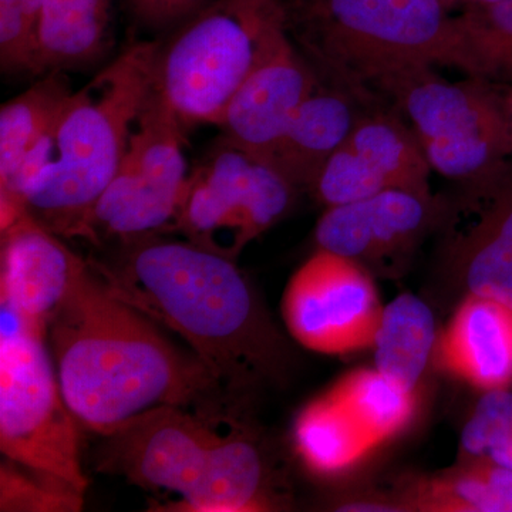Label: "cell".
Masks as SVG:
<instances>
[{
  "label": "cell",
  "mask_w": 512,
  "mask_h": 512,
  "mask_svg": "<svg viewBox=\"0 0 512 512\" xmlns=\"http://www.w3.org/2000/svg\"><path fill=\"white\" fill-rule=\"evenodd\" d=\"M512 434L510 389L484 392L461 431V450L468 458L487 456L490 448Z\"/></svg>",
  "instance_id": "29"
},
{
  "label": "cell",
  "mask_w": 512,
  "mask_h": 512,
  "mask_svg": "<svg viewBox=\"0 0 512 512\" xmlns=\"http://www.w3.org/2000/svg\"><path fill=\"white\" fill-rule=\"evenodd\" d=\"M42 0H0V64L8 74H35V32Z\"/></svg>",
  "instance_id": "28"
},
{
  "label": "cell",
  "mask_w": 512,
  "mask_h": 512,
  "mask_svg": "<svg viewBox=\"0 0 512 512\" xmlns=\"http://www.w3.org/2000/svg\"><path fill=\"white\" fill-rule=\"evenodd\" d=\"M2 231V303L47 330L89 266L28 211Z\"/></svg>",
  "instance_id": "15"
},
{
  "label": "cell",
  "mask_w": 512,
  "mask_h": 512,
  "mask_svg": "<svg viewBox=\"0 0 512 512\" xmlns=\"http://www.w3.org/2000/svg\"><path fill=\"white\" fill-rule=\"evenodd\" d=\"M184 124L151 89L138 111L119 171L92 212L89 241L123 244L170 227L190 177Z\"/></svg>",
  "instance_id": "9"
},
{
  "label": "cell",
  "mask_w": 512,
  "mask_h": 512,
  "mask_svg": "<svg viewBox=\"0 0 512 512\" xmlns=\"http://www.w3.org/2000/svg\"><path fill=\"white\" fill-rule=\"evenodd\" d=\"M293 440L302 463L320 477L348 473L380 447L328 393L303 407L293 426Z\"/></svg>",
  "instance_id": "21"
},
{
  "label": "cell",
  "mask_w": 512,
  "mask_h": 512,
  "mask_svg": "<svg viewBox=\"0 0 512 512\" xmlns=\"http://www.w3.org/2000/svg\"><path fill=\"white\" fill-rule=\"evenodd\" d=\"M500 87L501 93H503V99L505 104V110H507L508 120H510L512 128V86H498Z\"/></svg>",
  "instance_id": "32"
},
{
  "label": "cell",
  "mask_w": 512,
  "mask_h": 512,
  "mask_svg": "<svg viewBox=\"0 0 512 512\" xmlns=\"http://www.w3.org/2000/svg\"><path fill=\"white\" fill-rule=\"evenodd\" d=\"M279 2L293 42L330 82L373 93L384 77L410 67L463 70L460 20L443 0Z\"/></svg>",
  "instance_id": "4"
},
{
  "label": "cell",
  "mask_w": 512,
  "mask_h": 512,
  "mask_svg": "<svg viewBox=\"0 0 512 512\" xmlns=\"http://www.w3.org/2000/svg\"><path fill=\"white\" fill-rule=\"evenodd\" d=\"M299 191L271 161L218 138L192 168L168 231L229 259L284 220Z\"/></svg>",
  "instance_id": "8"
},
{
  "label": "cell",
  "mask_w": 512,
  "mask_h": 512,
  "mask_svg": "<svg viewBox=\"0 0 512 512\" xmlns=\"http://www.w3.org/2000/svg\"><path fill=\"white\" fill-rule=\"evenodd\" d=\"M464 187L468 221L448 239V264L468 293L512 306V163Z\"/></svg>",
  "instance_id": "16"
},
{
  "label": "cell",
  "mask_w": 512,
  "mask_h": 512,
  "mask_svg": "<svg viewBox=\"0 0 512 512\" xmlns=\"http://www.w3.org/2000/svg\"><path fill=\"white\" fill-rule=\"evenodd\" d=\"M437 329L433 312L412 293H402L384 305L377 329L375 367L390 382L416 392L436 349Z\"/></svg>",
  "instance_id": "22"
},
{
  "label": "cell",
  "mask_w": 512,
  "mask_h": 512,
  "mask_svg": "<svg viewBox=\"0 0 512 512\" xmlns=\"http://www.w3.org/2000/svg\"><path fill=\"white\" fill-rule=\"evenodd\" d=\"M45 330L2 303L0 450L37 476L86 494L76 416L43 345Z\"/></svg>",
  "instance_id": "7"
},
{
  "label": "cell",
  "mask_w": 512,
  "mask_h": 512,
  "mask_svg": "<svg viewBox=\"0 0 512 512\" xmlns=\"http://www.w3.org/2000/svg\"><path fill=\"white\" fill-rule=\"evenodd\" d=\"M326 393L380 446L403 433L416 414V392H407L390 382L376 367L353 370Z\"/></svg>",
  "instance_id": "25"
},
{
  "label": "cell",
  "mask_w": 512,
  "mask_h": 512,
  "mask_svg": "<svg viewBox=\"0 0 512 512\" xmlns=\"http://www.w3.org/2000/svg\"><path fill=\"white\" fill-rule=\"evenodd\" d=\"M372 92L402 114L433 173L463 185L481 183L512 163V128L497 84L451 82L437 67L384 77Z\"/></svg>",
  "instance_id": "6"
},
{
  "label": "cell",
  "mask_w": 512,
  "mask_h": 512,
  "mask_svg": "<svg viewBox=\"0 0 512 512\" xmlns=\"http://www.w3.org/2000/svg\"><path fill=\"white\" fill-rule=\"evenodd\" d=\"M450 208L431 194L390 190L325 208L315 228L316 248L355 259L367 269L399 261L433 229Z\"/></svg>",
  "instance_id": "13"
},
{
  "label": "cell",
  "mask_w": 512,
  "mask_h": 512,
  "mask_svg": "<svg viewBox=\"0 0 512 512\" xmlns=\"http://www.w3.org/2000/svg\"><path fill=\"white\" fill-rule=\"evenodd\" d=\"M114 296L187 342L228 393L274 379L284 340L234 259L153 234L113 264L92 259Z\"/></svg>",
  "instance_id": "2"
},
{
  "label": "cell",
  "mask_w": 512,
  "mask_h": 512,
  "mask_svg": "<svg viewBox=\"0 0 512 512\" xmlns=\"http://www.w3.org/2000/svg\"><path fill=\"white\" fill-rule=\"evenodd\" d=\"M214 0H128L134 18L146 28L175 29Z\"/></svg>",
  "instance_id": "30"
},
{
  "label": "cell",
  "mask_w": 512,
  "mask_h": 512,
  "mask_svg": "<svg viewBox=\"0 0 512 512\" xmlns=\"http://www.w3.org/2000/svg\"><path fill=\"white\" fill-rule=\"evenodd\" d=\"M47 329L64 400L86 429L104 436L163 404L225 420L228 392L217 377L114 296L92 259Z\"/></svg>",
  "instance_id": "1"
},
{
  "label": "cell",
  "mask_w": 512,
  "mask_h": 512,
  "mask_svg": "<svg viewBox=\"0 0 512 512\" xmlns=\"http://www.w3.org/2000/svg\"><path fill=\"white\" fill-rule=\"evenodd\" d=\"M410 504L420 511L512 512V470L487 457L414 485Z\"/></svg>",
  "instance_id": "24"
},
{
  "label": "cell",
  "mask_w": 512,
  "mask_h": 512,
  "mask_svg": "<svg viewBox=\"0 0 512 512\" xmlns=\"http://www.w3.org/2000/svg\"><path fill=\"white\" fill-rule=\"evenodd\" d=\"M319 80L288 30L229 103L220 124L222 137L271 160L286 127Z\"/></svg>",
  "instance_id": "14"
},
{
  "label": "cell",
  "mask_w": 512,
  "mask_h": 512,
  "mask_svg": "<svg viewBox=\"0 0 512 512\" xmlns=\"http://www.w3.org/2000/svg\"><path fill=\"white\" fill-rule=\"evenodd\" d=\"M285 33L279 0H214L157 42L151 89L185 128L220 127L235 94Z\"/></svg>",
  "instance_id": "5"
},
{
  "label": "cell",
  "mask_w": 512,
  "mask_h": 512,
  "mask_svg": "<svg viewBox=\"0 0 512 512\" xmlns=\"http://www.w3.org/2000/svg\"><path fill=\"white\" fill-rule=\"evenodd\" d=\"M434 359L481 392L511 389L512 306L467 292L439 333Z\"/></svg>",
  "instance_id": "18"
},
{
  "label": "cell",
  "mask_w": 512,
  "mask_h": 512,
  "mask_svg": "<svg viewBox=\"0 0 512 512\" xmlns=\"http://www.w3.org/2000/svg\"><path fill=\"white\" fill-rule=\"evenodd\" d=\"M464 76L512 86V0L460 10Z\"/></svg>",
  "instance_id": "26"
},
{
  "label": "cell",
  "mask_w": 512,
  "mask_h": 512,
  "mask_svg": "<svg viewBox=\"0 0 512 512\" xmlns=\"http://www.w3.org/2000/svg\"><path fill=\"white\" fill-rule=\"evenodd\" d=\"M382 103L386 101L376 94L320 77L318 86L292 117L269 161L296 190L309 192L357 121Z\"/></svg>",
  "instance_id": "17"
},
{
  "label": "cell",
  "mask_w": 512,
  "mask_h": 512,
  "mask_svg": "<svg viewBox=\"0 0 512 512\" xmlns=\"http://www.w3.org/2000/svg\"><path fill=\"white\" fill-rule=\"evenodd\" d=\"M156 49L157 42L127 47L70 94L12 190L0 195V229L28 211L62 238L89 239L94 207L119 171L151 92Z\"/></svg>",
  "instance_id": "3"
},
{
  "label": "cell",
  "mask_w": 512,
  "mask_h": 512,
  "mask_svg": "<svg viewBox=\"0 0 512 512\" xmlns=\"http://www.w3.org/2000/svg\"><path fill=\"white\" fill-rule=\"evenodd\" d=\"M281 308L286 329L299 345L342 356L373 349L384 305L370 269L316 248L293 272Z\"/></svg>",
  "instance_id": "10"
},
{
  "label": "cell",
  "mask_w": 512,
  "mask_h": 512,
  "mask_svg": "<svg viewBox=\"0 0 512 512\" xmlns=\"http://www.w3.org/2000/svg\"><path fill=\"white\" fill-rule=\"evenodd\" d=\"M111 0H42L35 32V74L82 69L109 47Z\"/></svg>",
  "instance_id": "20"
},
{
  "label": "cell",
  "mask_w": 512,
  "mask_h": 512,
  "mask_svg": "<svg viewBox=\"0 0 512 512\" xmlns=\"http://www.w3.org/2000/svg\"><path fill=\"white\" fill-rule=\"evenodd\" d=\"M63 73H46L0 109V195L8 194L30 153L49 133L69 99Z\"/></svg>",
  "instance_id": "23"
},
{
  "label": "cell",
  "mask_w": 512,
  "mask_h": 512,
  "mask_svg": "<svg viewBox=\"0 0 512 512\" xmlns=\"http://www.w3.org/2000/svg\"><path fill=\"white\" fill-rule=\"evenodd\" d=\"M431 173L412 127L393 106L382 103L357 121L309 194L325 208L390 190L431 194Z\"/></svg>",
  "instance_id": "12"
},
{
  "label": "cell",
  "mask_w": 512,
  "mask_h": 512,
  "mask_svg": "<svg viewBox=\"0 0 512 512\" xmlns=\"http://www.w3.org/2000/svg\"><path fill=\"white\" fill-rule=\"evenodd\" d=\"M269 470L254 439L241 429L221 434L190 494L151 504V511L259 512L278 508Z\"/></svg>",
  "instance_id": "19"
},
{
  "label": "cell",
  "mask_w": 512,
  "mask_h": 512,
  "mask_svg": "<svg viewBox=\"0 0 512 512\" xmlns=\"http://www.w3.org/2000/svg\"><path fill=\"white\" fill-rule=\"evenodd\" d=\"M83 505L84 494L67 485L35 480L8 463L0 466L2 512H77Z\"/></svg>",
  "instance_id": "27"
},
{
  "label": "cell",
  "mask_w": 512,
  "mask_h": 512,
  "mask_svg": "<svg viewBox=\"0 0 512 512\" xmlns=\"http://www.w3.org/2000/svg\"><path fill=\"white\" fill-rule=\"evenodd\" d=\"M218 424L184 407H151L101 436L94 468L144 490H164L184 498L220 439Z\"/></svg>",
  "instance_id": "11"
},
{
  "label": "cell",
  "mask_w": 512,
  "mask_h": 512,
  "mask_svg": "<svg viewBox=\"0 0 512 512\" xmlns=\"http://www.w3.org/2000/svg\"><path fill=\"white\" fill-rule=\"evenodd\" d=\"M500 0H443L444 5L448 10L454 12V10H464L468 8H477V6L491 5V3H497Z\"/></svg>",
  "instance_id": "31"
}]
</instances>
